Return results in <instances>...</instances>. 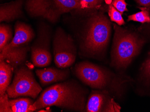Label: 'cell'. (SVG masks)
Masks as SVG:
<instances>
[{
  "instance_id": "obj_19",
  "label": "cell",
  "mask_w": 150,
  "mask_h": 112,
  "mask_svg": "<svg viewBox=\"0 0 150 112\" xmlns=\"http://www.w3.org/2000/svg\"><path fill=\"white\" fill-rule=\"evenodd\" d=\"M133 21L140 22L142 24L150 23V15L149 10L146 8H141V11L139 12L130 15L128 17L127 21Z\"/></svg>"
},
{
  "instance_id": "obj_16",
  "label": "cell",
  "mask_w": 150,
  "mask_h": 112,
  "mask_svg": "<svg viewBox=\"0 0 150 112\" xmlns=\"http://www.w3.org/2000/svg\"><path fill=\"white\" fill-rule=\"evenodd\" d=\"M13 70L11 65L5 61H0V96L6 93L11 84Z\"/></svg>"
},
{
  "instance_id": "obj_12",
  "label": "cell",
  "mask_w": 150,
  "mask_h": 112,
  "mask_svg": "<svg viewBox=\"0 0 150 112\" xmlns=\"http://www.w3.org/2000/svg\"><path fill=\"white\" fill-rule=\"evenodd\" d=\"M10 99L6 93L0 96V112H32L30 107L35 101L32 99L23 97Z\"/></svg>"
},
{
  "instance_id": "obj_4",
  "label": "cell",
  "mask_w": 150,
  "mask_h": 112,
  "mask_svg": "<svg viewBox=\"0 0 150 112\" xmlns=\"http://www.w3.org/2000/svg\"><path fill=\"white\" fill-rule=\"evenodd\" d=\"M111 31V22L106 15L101 13L93 15L88 21L83 39L86 56L102 58L110 40Z\"/></svg>"
},
{
  "instance_id": "obj_10",
  "label": "cell",
  "mask_w": 150,
  "mask_h": 112,
  "mask_svg": "<svg viewBox=\"0 0 150 112\" xmlns=\"http://www.w3.org/2000/svg\"><path fill=\"white\" fill-rule=\"evenodd\" d=\"M36 73L42 86L45 87L68 80L70 72L68 68L50 67L37 69Z\"/></svg>"
},
{
  "instance_id": "obj_22",
  "label": "cell",
  "mask_w": 150,
  "mask_h": 112,
  "mask_svg": "<svg viewBox=\"0 0 150 112\" xmlns=\"http://www.w3.org/2000/svg\"><path fill=\"white\" fill-rule=\"evenodd\" d=\"M112 5L122 14L124 12L128 11L127 9V4L125 2V0H113Z\"/></svg>"
},
{
  "instance_id": "obj_2",
  "label": "cell",
  "mask_w": 150,
  "mask_h": 112,
  "mask_svg": "<svg viewBox=\"0 0 150 112\" xmlns=\"http://www.w3.org/2000/svg\"><path fill=\"white\" fill-rule=\"evenodd\" d=\"M74 72L82 82L93 89L106 90L117 99L123 97L127 85L133 81L129 77L86 61L76 64Z\"/></svg>"
},
{
  "instance_id": "obj_17",
  "label": "cell",
  "mask_w": 150,
  "mask_h": 112,
  "mask_svg": "<svg viewBox=\"0 0 150 112\" xmlns=\"http://www.w3.org/2000/svg\"><path fill=\"white\" fill-rule=\"evenodd\" d=\"M63 14L73 10L86 9L80 0H55Z\"/></svg>"
},
{
  "instance_id": "obj_20",
  "label": "cell",
  "mask_w": 150,
  "mask_h": 112,
  "mask_svg": "<svg viewBox=\"0 0 150 112\" xmlns=\"http://www.w3.org/2000/svg\"><path fill=\"white\" fill-rule=\"evenodd\" d=\"M108 15L111 21L115 22L119 26H122L125 24L122 14L115 9L112 4L109 6Z\"/></svg>"
},
{
  "instance_id": "obj_14",
  "label": "cell",
  "mask_w": 150,
  "mask_h": 112,
  "mask_svg": "<svg viewBox=\"0 0 150 112\" xmlns=\"http://www.w3.org/2000/svg\"><path fill=\"white\" fill-rule=\"evenodd\" d=\"M23 0H16L0 7V22H11L22 17Z\"/></svg>"
},
{
  "instance_id": "obj_6",
  "label": "cell",
  "mask_w": 150,
  "mask_h": 112,
  "mask_svg": "<svg viewBox=\"0 0 150 112\" xmlns=\"http://www.w3.org/2000/svg\"><path fill=\"white\" fill-rule=\"evenodd\" d=\"M53 50L54 62L57 67L69 68L75 62L77 52L73 39L60 27L55 32Z\"/></svg>"
},
{
  "instance_id": "obj_23",
  "label": "cell",
  "mask_w": 150,
  "mask_h": 112,
  "mask_svg": "<svg viewBox=\"0 0 150 112\" xmlns=\"http://www.w3.org/2000/svg\"><path fill=\"white\" fill-rule=\"evenodd\" d=\"M135 1L140 6L145 7L150 6V0H135Z\"/></svg>"
},
{
  "instance_id": "obj_3",
  "label": "cell",
  "mask_w": 150,
  "mask_h": 112,
  "mask_svg": "<svg viewBox=\"0 0 150 112\" xmlns=\"http://www.w3.org/2000/svg\"><path fill=\"white\" fill-rule=\"evenodd\" d=\"M115 33L111 54V65L118 71L126 70L140 54L145 39L134 32L113 24Z\"/></svg>"
},
{
  "instance_id": "obj_5",
  "label": "cell",
  "mask_w": 150,
  "mask_h": 112,
  "mask_svg": "<svg viewBox=\"0 0 150 112\" xmlns=\"http://www.w3.org/2000/svg\"><path fill=\"white\" fill-rule=\"evenodd\" d=\"M12 82L7 89L9 98L30 97L35 99L42 91V88L35 79L33 71L22 65L15 70Z\"/></svg>"
},
{
  "instance_id": "obj_18",
  "label": "cell",
  "mask_w": 150,
  "mask_h": 112,
  "mask_svg": "<svg viewBox=\"0 0 150 112\" xmlns=\"http://www.w3.org/2000/svg\"><path fill=\"white\" fill-rule=\"evenodd\" d=\"M12 36L10 26L1 24L0 26V52L9 44Z\"/></svg>"
},
{
  "instance_id": "obj_7",
  "label": "cell",
  "mask_w": 150,
  "mask_h": 112,
  "mask_svg": "<svg viewBox=\"0 0 150 112\" xmlns=\"http://www.w3.org/2000/svg\"><path fill=\"white\" fill-rule=\"evenodd\" d=\"M50 33L46 25L38 29L37 38L31 47V61L35 66H48L52 61L50 52Z\"/></svg>"
},
{
  "instance_id": "obj_24",
  "label": "cell",
  "mask_w": 150,
  "mask_h": 112,
  "mask_svg": "<svg viewBox=\"0 0 150 112\" xmlns=\"http://www.w3.org/2000/svg\"><path fill=\"white\" fill-rule=\"evenodd\" d=\"M146 29L147 30V32L149 33L150 34V23L147 25V28Z\"/></svg>"
},
{
  "instance_id": "obj_13",
  "label": "cell",
  "mask_w": 150,
  "mask_h": 112,
  "mask_svg": "<svg viewBox=\"0 0 150 112\" xmlns=\"http://www.w3.org/2000/svg\"><path fill=\"white\" fill-rule=\"evenodd\" d=\"M34 37V32L29 25L23 22H17L15 26V36L11 42L4 49L28 44Z\"/></svg>"
},
{
  "instance_id": "obj_21",
  "label": "cell",
  "mask_w": 150,
  "mask_h": 112,
  "mask_svg": "<svg viewBox=\"0 0 150 112\" xmlns=\"http://www.w3.org/2000/svg\"><path fill=\"white\" fill-rule=\"evenodd\" d=\"M84 5L86 9H92L96 8L102 4L104 0H80Z\"/></svg>"
},
{
  "instance_id": "obj_8",
  "label": "cell",
  "mask_w": 150,
  "mask_h": 112,
  "mask_svg": "<svg viewBox=\"0 0 150 112\" xmlns=\"http://www.w3.org/2000/svg\"><path fill=\"white\" fill-rule=\"evenodd\" d=\"M26 10L31 17H41L52 23L63 14L55 0H27Z\"/></svg>"
},
{
  "instance_id": "obj_11",
  "label": "cell",
  "mask_w": 150,
  "mask_h": 112,
  "mask_svg": "<svg viewBox=\"0 0 150 112\" xmlns=\"http://www.w3.org/2000/svg\"><path fill=\"white\" fill-rule=\"evenodd\" d=\"M29 50L28 44L8 49L5 48L0 53V61L6 62L15 71L23 65Z\"/></svg>"
},
{
  "instance_id": "obj_1",
  "label": "cell",
  "mask_w": 150,
  "mask_h": 112,
  "mask_svg": "<svg viewBox=\"0 0 150 112\" xmlns=\"http://www.w3.org/2000/svg\"><path fill=\"white\" fill-rule=\"evenodd\" d=\"M87 89L73 79L57 83L41 92L31 105L32 111L51 106L75 112H85Z\"/></svg>"
},
{
  "instance_id": "obj_15",
  "label": "cell",
  "mask_w": 150,
  "mask_h": 112,
  "mask_svg": "<svg viewBox=\"0 0 150 112\" xmlns=\"http://www.w3.org/2000/svg\"><path fill=\"white\" fill-rule=\"evenodd\" d=\"M138 80L142 94L150 95V52L141 66Z\"/></svg>"
},
{
  "instance_id": "obj_9",
  "label": "cell",
  "mask_w": 150,
  "mask_h": 112,
  "mask_svg": "<svg viewBox=\"0 0 150 112\" xmlns=\"http://www.w3.org/2000/svg\"><path fill=\"white\" fill-rule=\"evenodd\" d=\"M114 98L106 90H92L88 98L85 112H120V107Z\"/></svg>"
}]
</instances>
